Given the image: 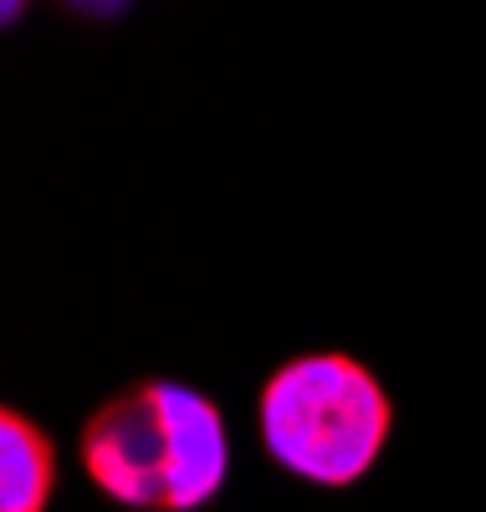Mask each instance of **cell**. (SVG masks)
Here are the masks:
<instances>
[{
    "mask_svg": "<svg viewBox=\"0 0 486 512\" xmlns=\"http://www.w3.org/2000/svg\"><path fill=\"white\" fill-rule=\"evenodd\" d=\"M82 472L118 507L195 512L231 477L226 415L190 384L139 379L87 415Z\"/></svg>",
    "mask_w": 486,
    "mask_h": 512,
    "instance_id": "cell-1",
    "label": "cell"
},
{
    "mask_svg": "<svg viewBox=\"0 0 486 512\" xmlns=\"http://www.w3.org/2000/svg\"><path fill=\"white\" fill-rule=\"evenodd\" d=\"M256 431L282 472L338 492L374 472L394 431V405L353 354H297L261 384Z\"/></svg>",
    "mask_w": 486,
    "mask_h": 512,
    "instance_id": "cell-2",
    "label": "cell"
},
{
    "mask_svg": "<svg viewBox=\"0 0 486 512\" xmlns=\"http://www.w3.org/2000/svg\"><path fill=\"white\" fill-rule=\"evenodd\" d=\"M57 487V446L21 410H0V512H47Z\"/></svg>",
    "mask_w": 486,
    "mask_h": 512,
    "instance_id": "cell-3",
    "label": "cell"
},
{
    "mask_svg": "<svg viewBox=\"0 0 486 512\" xmlns=\"http://www.w3.org/2000/svg\"><path fill=\"white\" fill-rule=\"evenodd\" d=\"M21 11H26V0H6V6H0V16H6V26H11V21H21Z\"/></svg>",
    "mask_w": 486,
    "mask_h": 512,
    "instance_id": "cell-4",
    "label": "cell"
}]
</instances>
